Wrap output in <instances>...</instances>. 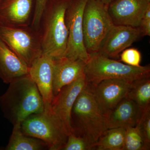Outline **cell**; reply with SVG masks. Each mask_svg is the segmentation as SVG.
<instances>
[{"label": "cell", "instance_id": "cell-1", "mask_svg": "<svg viewBox=\"0 0 150 150\" xmlns=\"http://www.w3.org/2000/svg\"><path fill=\"white\" fill-rule=\"evenodd\" d=\"M0 96V108L4 117L13 125L21 124L32 114L40 113L44 105L35 83L29 75L15 80Z\"/></svg>", "mask_w": 150, "mask_h": 150}, {"label": "cell", "instance_id": "cell-2", "mask_svg": "<svg viewBox=\"0 0 150 150\" xmlns=\"http://www.w3.org/2000/svg\"><path fill=\"white\" fill-rule=\"evenodd\" d=\"M71 0H48L39 31L43 54L58 59L64 56L68 40L65 13Z\"/></svg>", "mask_w": 150, "mask_h": 150}, {"label": "cell", "instance_id": "cell-3", "mask_svg": "<svg viewBox=\"0 0 150 150\" xmlns=\"http://www.w3.org/2000/svg\"><path fill=\"white\" fill-rule=\"evenodd\" d=\"M72 133L84 138L93 146L108 129L106 117L87 88L77 98L71 112Z\"/></svg>", "mask_w": 150, "mask_h": 150}, {"label": "cell", "instance_id": "cell-4", "mask_svg": "<svg viewBox=\"0 0 150 150\" xmlns=\"http://www.w3.org/2000/svg\"><path fill=\"white\" fill-rule=\"evenodd\" d=\"M84 74L88 83H96L107 79L123 80L132 83L150 77L149 66L134 67L110 59L98 53L90 54Z\"/></svg>", "mask_w": 150, "mask_h": 150}, {"label": "cell", "instance_id": "cell-5", "mask_svg": "<svg viewBox=\"0 0 150 150\" xmlns=\"http://www.w3.org/2000/svg\"><path fill=\"white\" fill-rule=\"evenodd\" d=\"M22 132L25 135L45 142L50 150H63L68 135L50 110L32 114L21 123Z\"/></svg>", "mask_w": 150, "mask_h": 150}, {"label": "cell", "instance_id": "cell-6", "mask_svg": "<svg viewBox=\"0 0 150 150\" xmlns=\"http://www.w3.org/2000/svg\"><path fill=\"white\" fill-rule=\"evenodd\" d=\"M0 38L28 67L43 54L40 31L31 25L0 24Z\"/></svg>", "mask_w": 150, "mask_h": 150}, {"label": "cell", "instance_id": "cell-7", "mask_svg": "<svg viewBox=\"0 0 150 150\" xmlns=\"http://www.w3.org/2000/svg\"><path fill=\"white\" fill-rule=\"evenodd\" d=\"M108 6L98 0H87L83 13L84 43L89 54L97 53L113 25Z\"/></svg>", "mask_w": 150, "mask_h": 150}, {"label": "cell", "instance_id": "cell-8", "mask_svg": "<svg viewBox=\"0 0 150 150\" xmlns=\"http://www.w3.org/2000/svg\"><path fill=\"white\" fill-rule=\"evenodd\" d=\"M87 0H71L65 13L68 40L64 57L81 59L86 63L90 54L84 43L83 18Z\"/></svg>", "mask_w": 150, "mask_h": 150}, {"label": "cell", "instance_id": "cell-9", "mask_svg": "<svg viewBox=\"0 0 150 150\" xmlns=\"http://www.w3.org/2000/svg\"><path fill=\"white\" fill-rule=\"evenodd\" d=\"M87 83L84 74L72 83L62 88L59 93L54 96L51 102V112L61 123L68 136L72 132L71 116L73 105Z\"/></svg>", "mask_w": 150, "mask_h": 150}, {"label": "cell", "instance_id": "cell-10", "mask_svg": "<svg viewBox=\"0 0 150 150\" xmlns=\"http://www.w3.org/2000/svg\"><path fill=\"white\" fill-rule=\"evenodd\" d=\"M131 86L132 83L112 79L96 83H88L86 87L93 96L100 110L106 116L127 96Z\"/></svg>", "mask_w": 150, "mask_h": 150}, {"label": "cell", "instance_id": "cell-11", "mask_svg": "<svg viewBox=\"0 0 150 150\" xmlns=\"http://www.w3.org/2000/svg\"><path fill=\"white\" fill-rule=\"evenodd\" d=\"M139 27L113 25L100 47L99 53L110 59H116L125 49L142 37Z\"/></svg>", "mask_w": 150, "mask_h": 150}, {"label": "cell", "instance_id": "cell-12", "mask_svg": "<svg viewBox=\"0 0 150 150\" xmlns=\"http://www.w3.org/2000/svg\"><path fill=\"white\" fill-rule=\"evenodd\" d=\"M149 6L147 0H114L108 12L113 24L138 27Z\"/></svg>", "mask_w": 150, "mask_h": 150}, {"label": "cell", "instance_id": "cell-13", "mask_svg": "<svg viewBox=\"0 0 150 150\" xmlns=\"http://www.w3.org/2000/svg\"><path fill=\"white\" fill-rule=\"evenodd\" d=\"M54 58L43 54L35 59L29 67L30 78L40 94L44 108L49 107L54 97L53 93Z\"/></svg>", "mask_w": 150, "mask_h": 150}, {"label": "cell", "instance_id": "cell-14", "mask_svg": "<svg viewBox=\"0 0 150 150\" xmlns=\"http://www.w3.org/2000/svg\"><path fill=\"white\" fill-rule=\"evenodd\" d=\"M35 5V0H0V24L31 25Z\"/></svg>", "mask_w": 150, "mask_h": 150}, {"label": "cell", "instance_id": "cell-15", "mask_svg": "<svg viewBox=\"0 0 150 150\" xmlns=\"http://www.w3.org/2000/svg\"><path fill=\"white\" fill-rule=\"evenodd\" d=\"M86 63L81 59L67 57L54 59L53 88L54 96L62 88L70 84L84 74Z\"/></svg>", "mask_w": 150, "mask_h": 150}, {"label": "cell", "instance_id": "cell-16", "mask_svg": "<svg viewBox=\"0 0 150 150\" xmlns=\"http://www.w3.org/2000/svg\"><path fill=\"white\" fill-rule=\"evenodd\" d=\"M142 110L137 103L126 96L105 116L108 129L136 126Z\"/></svg>", "mask_w": 150, "mask_h": 150}, {"label": "cell", "instance_id": "cell-17", "mask_svg": "<svg viewBox=\"0 0 150 150\" xmlns=\"http://www.w3.org/2000/svg\"><path fill=\"white\" fill-rule=\"evenodd\" d=\"M29 67L0 38V79L9 84L29 74Z\"/></svg>", "mask_w": 150, "mask_h": 150}, {"label": "cell", "instance_id": "cell-18", "mask_svg": "<svg viewBox=\"0 0 150 150\" xmlns=\"http://www.w3.org/2000/svg\"><path fill=\"white\" fill-rule=\"evenodd\" d=\"M21 124L13 125L12 133L6 150H41L48 149L45 142L25 135L22 132Z\"/></svg>", "mask_w": 150, "mask_h": 150}, {"label": "cell", "instance_id": "cell-19", "mask_svg": "<svg viewBox=\"0 0 150 150\" xmlns=\"http://www.w3.org/2000/svg\"><path fill=\"white\" fill-rule=\"evenodd\" d=\"M126 129H108L95 144L94 150H123Z\"/></svg>", "mask_w": 150, "mask_h": 150}, {"label": "cell", "instance_id": "cell-20", "mask_svg": "<svg viewBox=\"0 0 150 150\" xmlns=\"http://www.w3.org/2000/svg\"><path fill=\"white\" fill-rule=\"evenodd\" d=\"M126 97L133 100L142 109L150 106V77L133 81Z\"/></svg>", "mask_w": 150, "mask_h": 150}, {"label": "cell", "instance_id": "cell-21", "mask_svg": "<svg viewBox=\"0 0 150 150\" xmlns=\"http://www.w3.org/2000/svg\"><path fill=\"white\" fill-rule=\"evenodd\" d=\"M125 129L126 134L123 150H147L142 134L136 126Z\"/></svg>", "mask_w": 150, "mask_h": 150}, {"label": "cell", "instance_id": "cell-22", "mask_svg": "<svg viewBox=\"0 0 150 150\" xmlns=\"http://www.w3.org/2000/svg\"><path fill=\"white\" fill-rule=\"evenodd\" d=\"M136 127L142 134L147 150L150 149V105L142 109Z\"/></svg>", "mask_w": 150, "mask_h": 150}, {"label": "cell", "instance_id": "cell-23", "mask_svg": "<svg viewBox=\"0 0 150 150\" xmlns=\"http://www.w3.org/2000/svg\"><path fill=\"white\" fill-rule=\"evenodd\" d=\"M63 150H93V146L83 137L71 133L68 136Z\"/></svg>", "mask_w": 150, "mask_h": 150}, {"label": "cell", "instance_id": "cell-24", "mask_svg": "<svg viewBox=\"0 0 150 150\" xmlns=\"http://www.w3.org/2000/svg\"><path fill=\"white\" fill-rule=\"evenodd\" d=\"M119 56L120 61L126 64L134 67L141 66L142 54L137 48H126L121 52Z\"/></svg>", "mask_w": 150, "mask_h": 150}, {"label": "cell", "instance_id": "cell-25", "mask_svg": "<svg viewBox=\"0 0 150 150\" xmlns=\"http://www.w3.org/2000/svg\"><path fill=\"white\" fill-rule=\"evenodd\" d=\"M48 0H35V12L31 26L36 30H39L42 13Z\"/></svg>", "mask_w": 150, "mask_h": 150}, {"label": "cell", "instance_id": "cell-26", "mask_svg": "<svg viewBox=\"0 0 150 150\" xmlns=\"http://www.w3.org/2000/svg\"><path fill=\"white\" fill-rule=\"evenodd\" d=\"M138 27L141 30L142 36H150V18L143 16Z\"/></svg>", "mask_w": 150, "mask_h": 150}, {"label": "cell", "instance_id": "cell-27", "mask_svg": "<svg viewBox=\"0 0 150 150\" xmlns=\"http://www.w3.org/2000/svg\"><path fill=\"white\" fill-rule=\"evenodd\" d=\"M98 1H99L100 2L103 3L104 4L108 6L110 3L113 1L114 0H98Z\"/></svg>", "mask_w": 150, "mask_h": 150}, {"label": "cell", "instance_id": "cell-28", "mask_svg": "<svg viewBox=\"0 0 150 150\" xmlns=\"http://www.w3.org/2000/svg\"><path fill=\"white\" fill-rule=\"evenodd\" d=\"M147 1H148L150 2V0H147Z\"/></svg>", "mask_w": 150, "mask_h": 150}]
</instances>
